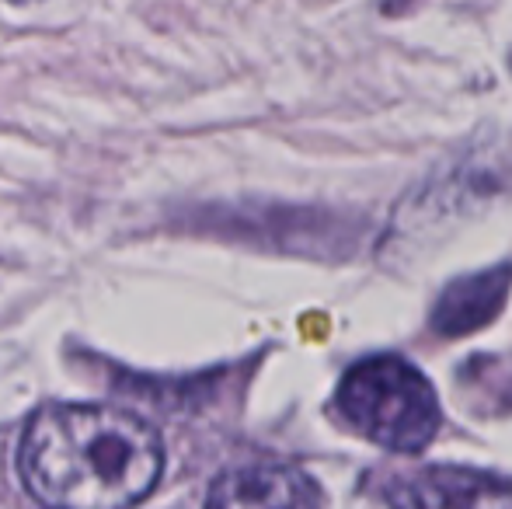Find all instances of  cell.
<instances>
[{
    "instance_id": "obj_2",
    "label": "cell",
    "mask_w": 512,
    "mask_h": 509,
    "mask_svg": "<svg viewBox=\"0 0 512 509\" xmlns=\"http://www.w3.org/2000/svg\"><path fill=\"white\" fill-rule=\"evenodd\" d=\"M345 422L384 450L418 454L439 429V401L432 384L398 356L363 360L338 384Z\"/></svg>"
},
{
    "instance_id": "obj_4",
    "label": "cell",
    "mask_w": 512,
    "mask_h": 509,
    "mask_svg": "<svg viewBox=\"0 0 512 509\" xmlns=\"http://www.w3.org/2000/svg\"><path fill=\"white\" fill-rule=\"evenodd\" d=\"M317 489L286 464H248L209 485L206 509H314Z\"/></svg>"
},
{
    "instance_id": "obj_5",
    "label": "cell",
    "mask_w": 512,
    "mask_h": 509,
    "mask_svg": "<svg viewBox=\"0 0 512 509\" xmlns=\"http://www.w3.org/2000/svg\"><path fill=\"white\" fill-rule=\"evenodd\" d=\"M509 283H512L509 269H492V272H481V276L457 279V283L439 297L432 325L446 335L474 332L478 325H485V321H492L495 314H499L502 300H506V293H509Z\"/></svg>"
},
{
    "instance_id": "obj_1",
    "label": "cell",
    "mask_w": 512,
    "mask_h": 509,
    "mask_svg": "<svg viewBox=\"0 0 512 509\" xmlns=\"http://www.w3.org/2000/svg\"><path fill=\"white\" fill-rule=\"evenodd\" d=\"M154 426L105 405H49L21 440V478L46 509H129L157 485Z\"/></svg>"
},
{
    "instance_id": "obj_3",
    "label": "cell",
    "mask_w": 512,
    "mask_h": 509,
    "mask_svg": "<svg viewBox=\"0 0 512 509\" xmlns=\"http://www.w3.org/2000/svg\"><path fill=\"white\" fill-rule=\"evenodd\" d=\"M394 509H512V485L464 468H422L387 485Z\"/></svg>"
}]
</instances>
